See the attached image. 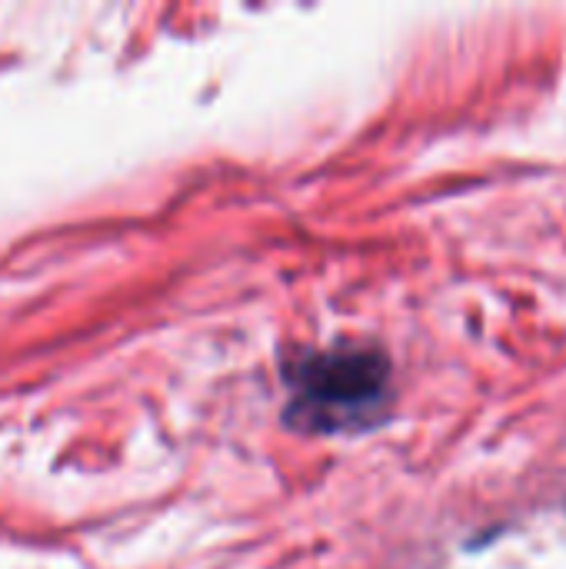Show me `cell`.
I'll return each instance as SVG.
<instances>
[{
	"label": "cell",
	"instance_id": "obj_1",
	"mask_svg": "<svg viewBox=\"0 0 566 569\" xmlns=\"http://www.w3.org/2000/svg\"><path fill=\"white\" fill-rule=\"evenodd\" d=\"M287 427L350 433L374 427L390 403V360L377 347L304 350L287 367Z\"/></svg>",
	"mask_w": 566,
	"mask_h": 569
}]
</instances>
